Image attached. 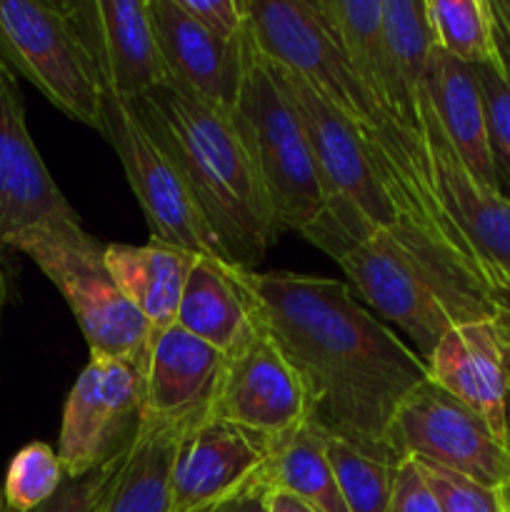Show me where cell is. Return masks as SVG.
I'll list each match as a JSON object with an SVG mask.
<instances>
[{
  "label": "cell",
  "mask_w": 510,
  "mask_h": 512,
  "mask_svg": "<svg viewBox=\"0 0 510 512\" xmlns=\"http://www.w3.org/2000/svg\"><path fill=\"white\" fill-rule=\"evenodd\" d=\"M233 278L255 325L298 373L310 425L400 463L388 448V425L400 403L428 380L425 360L343 280L238 268Z\"/></svg>",
  "instance_id": "cell-1"
},
{
  "label": "cell",
  "mask_w": 510,
  "mask_h": 512,
  "mask_svg": "<svg viewBox=\"0 0 510 512\" xmlns=\"http://www.w3.org/2000/svg\"><path fill=\"white\" fill-rule=\"evenodd\" d=\"M245 10L260 50L270 60L300 75L315 93L323 95L353 123L380 185L393 200L400 218L423 228L483 273L468 245L440 210L425 145L413 138L365 88L320 23L310 0H245Z\"/></svg>",
  "instance_id": "cell-2"
},
{
  "label": "cell",
  "mask_w": 510,
  "mask_h": 512,
  "mask_svg": "<svg viewBox=\"0 0 510 512\" xmlns=\"http://www.w3.org/2000/svg\"><path fill=\"white\" fill-rule=\"evenodd\" d=\"M130 105L183 175L223 263L258 268L283 233L228 115L173 78Z\"/></svg>",
  "instance_id": "cell-3"
},
{
  "label": "cell",
  "mask_w": 510,
  "mask_h": 512,
  "mask_svg": "<svg viewBox=\"0 0 510 512\" xmlns=\"http://www.w3.org/2000/svg\"><path fill=\"white\" fill-rule=\"evenodd\" d=\"M335 260L350 290L398 325L423 360L455 325L498 320L483 273L405 218L373 230Z\"/></svg>",
  "instance_id": "cell-4"
},
{
  "label": "cell",
  "mask_w": 510,
  "mask_h": 512,
  "mask_svg": "<svg viewBox=\"0 0 510 512\" xmlns=\"http://www.w3.org/2000/svg\"><path fill=\"white\" fill-rule=\"evenodd\" d=\"M228 120L253 163L280 233H303L325 210L323 180L303 123L250 25L240 35V73Z\"/></svg>",
  "instance_id": "cell-5"
},
{
  "label": "cell",
  "mask_w": 510,
  "mask_h": 512,
  "mask_svg": "<svg viewBox=\"0 0 510 512\" xmlns=\"http://www.w3.org/2000/svg\"><path fill=\"white\" fill-rule=\"evenodd\" d=\"M8 248L28 255L58 288L90 355L123 360L145 375L155 330L120 293L105 263V245L80 225L78 215L23 230Z\"/></svg>",
  "instance_id": "cell-6"
},
{
  "label": "cell",
  "mask_w": 510,
  "mask_h": 512,
  "mask_svg": "<svg viewBox=\"0 0 510 512\" xmlns=\"http://www.w3.org/2000/svg\"><path fill=\"white\" fill-rule=\"evenodd\" d=\"M0 58L60 113L100 133L103 85L60 0H0Z\"/></svg>",
  "instance_id": "cell-7"
},
{
  "label": "cell",
  "mask_w": 510,
  "mask_h": 512,
  "mask_svg": "<svg viewBox=\"0 0 510 512\" xmlns=\"http://www.w3.org/2000/svg\"><path fill=\"white\" fill-rule=\"evenodd\" d=\"M125 170L130 190L143 210L150 240H160L188 253L205 255L223 263L213 235L205 228L198 208L188 193L183 175L148 133L133 105L103 93V128Z\"/></svg>",
  "instance_id": "cell-8"
},
{
  "label": "cell",
  "mask_w": 510,
  "mask_h": 512,
  "mask_svg": "<svg viewBox=\"0 0 510 512\" xmlns=\"http://www.w3.org/2000/svg\"><path fill=\"white\" fill-rule=\"evenodd\" d=\"M395 458L430 460L460 475L503 488L510 478V450L478 413L425 380L395 410L388 425Z\"/></svg>",
  "instance_id": "cell-9"
},
{
  "label": "cell",
  "mask_w": 510,
  "mask_h": 512,
  "mask_svg": "<svg viewBox=\"0 0 510 512\" xmlns=\"http://www.w3.org/2000/svg\"><path fill=\"white\" fill-rule=\"evenodd\" d=\"M145 375L123 360L90 355L63 405L58 458L65 478H83L128 448L140 430Z\"/></svg>",
  "instance_id": "cell-10"
},
{
  "label": "cell",
  "mask_w": 510,
  "mask_h": 512,
  "mask_svg": "<svg viewBox=\"0 0 510 512\" xmlns=\"http://www.w3.org/2000/svg\"><path fill=\"white\" fill-rule=\"evenodd\" d=\"M420 138L428 153L430 180L440 210L483 268L488 285L510 270V200L483 183L445 138L428 88L420 93Z\"/></svg>",
  "instance_id": "cell-11"
},
{
  "label": "cell",
  "mask_w": 510,
  "mask_h": 512,
  "mask_svg": "<svg viewBox=\"0 0 510 512\" xmlns=\"http://www.w3.org/2000/svg\"><path fill=\"white\" fill-rule=\"evenodd\" d=\"M210 415L273 445L310 423V405L293 365L258 328L248 345L225 360Z\"/></svg>",
  "instance_id": "cell-12"
},
{
  "label": "cell",
  "mask_w": 510,
  "mask_h": 512,
  "mask_svg": "<svg viewBox=\"0 0 510 512\" xmlns=\"http://www.w3.org/2000/svg\"><path fill=\"white\" fill-rule=\"evenodd\" d=\"M95 65L103 93L133 103L170 78L148 0H60Z\"/></svg>",
  "instance_id": "cell-13"
},
{
  "label": "cell",
  "mask_w": 510,
  "mask_h": 512,
  "mask_svg": "<svg viewBox=\"0 0 510 512\" xmlns=\"http://www.w3.org/2000/svg\"><path fill=\"white\" fill-rule=\"evenodd\" d=\"M75 215L30 138L18 75L0 58V243Z\"/></svg>",
  "instance_id": "cell-14"
},
{
  "label": "cell",
  "mask_w": 510,
  "mask_h": 512,
  "mask_svg": "<svg viewBox=\"0 0 510 512\" xmlns=\"http://www.w3.org/2000/svg\"><path fill=\"white\" fill-rule=\"evenodd\" d=\"M265 458V440L230 420L208 415L180 440L170 478V512H198L223 503L250 478H255Z\"/></svg>",
  "instance_id": "cell-15"
},
{
  "label": "cell",
  "mask_w": 510,
  "mask_h": 512,
  "mask_svg": "<svg viewBox=\"0 0 510 512\" xmlns=\"http://www.w3.org/2000/svg\"><path fill=\"white\" fill-rule=\"evenodd\" d=\"M225 355L180 325L153 335L145 368L143 418L150 423L205 420L218 395Z\"/></svg>",
  "instance_id": "cell-16"
},
{
  "label": "cell",
  "mask_w": 510,
  "mask_h": 512,
  "mask_svg": "<svg viewBox=\"0 0 510 512\" xmlns=\"http://www.w3.org/2000/svg\"><path fill=\"white\" fill-rule=\"evenodd\" d=\"M428 378L438 388L468 405L505 443V403H508V368H505L503 330L498 320H480L450 328L430 358Z\"/></svg>",
  "instance_id": "cell-17"
},
{
  "label": "cell",
  "mask_w": 510,
  "mask_h": 512,
  "mask_svg": "<svg viewBox=\"0 0 510 512\" xmlns=\"http://www.w3.org/2000/svg\"><path fill=\"white\" fill-rule=\"evenodd\" d=\"M150 23L170 78L228 115L240 73V38H215L178 0H148Z\"/></svg>",
  "instance_id": "cell-18"
},
{
  "label": "cell",
  "mask_w": 510,
  "mask_h": 512,
  "mask_svg": "<svg viewBox=\"0 0 510 512\" xmlns=\"http://www.w3.org/2000/svg\"><path fill=\"white\" fill-rule=\"evenodd\" d=\"M425 88L445 138L468 170L495 188L485 128V103L473 65L430 45Z\"/></svg>",
  "instance_id": "cell-19"
},
{
  "label": "cell",
  "mask_w": 510,
  "mask_h": 512,
  "mask_svg": "<svg viewBox=\"0 0 510 512\" xmlns=\"http://www.w3.org/2000/svg\"><path fill=\"white\" fill-rule=\"evenodd\" d=\"M200 255L160 240L148 245H105V263L120 293L143 315L155 333L175 325L185 280Z\"/></svg>",
  "instance_id": "cell-20"
},
{
  "label": "cell",
  "mask_w": 510,
  "mask_h": 512,
  "mask_svg": "<svg viewBox=\"0 0 510 512\" xmlns=\"http://www.w3.org/2000/svg\"><path fill=\"white\" fill-rule=\"evenodd\" d=\"M193 423H150L140 420V430L125 450L113 478L105 485L95 512H170L173 510V463L180 440Z\"/></svg>",
  "instance_id": "cell-21"
},
{
  "label": "cell",
  "mask_w": 510,
  "mask_h": 512,
  "mask_svg": "<svg viewBox=\"0 0 510 512\" xmlns=\"http://www.w3.org/2000/svg\"><path fill=\"white\" fill-rule=\"evenodd\" d=\"M175 325L208 343L225 358L238 353L258 333L253 310L235 283L233 268L205 255L195 260L185 280Z\"/></svg>",
  "instance_id": "cell-22"
},
{
  "label": "cell",
  "mask_w": 510,
  "mask_h": 512,
  "mask_svg": "<svg viewBox=\"0 0 510 512\" xmlns=\"http://www.w3.org/2000/svg\"><path fill=\"white\" fill-rule=\"evenodd\" d=\"M383 38L390 70V108L400 125L423 143L418 98L425 90L430 53L425 0H383Z\"/></svg>",
  "instance_id": "cell-23"
},
{
  "label": "cell",
  "mask_w": 510,
  "mask_h": 512,
  "mask_svg": "<svg viewBox=\"0 0 510 512\" xmlns=\"http://www.w3.org/2000/svg\"><path fill=\"white\" fill-rule=\"evenodd\" d=\"M310 5L355 75L373 98L393 113L388 98L390 70L383 38V0H310Z\"/></svg>",
  "instance_id": "cell-24"
},
{
  "label": "cell",
  "mask_w": 510,
  "mask_h": 512,
  "mask_svg": "<svg viewBox=\"0 0 510 512\" xmlns=\"http://www.w3.org/2000/svg\"><path fill=\"white\" fill-rule=\"evenodd\" d=\"M325 438L328 433L308 423L288 438L268 445V458L258 470V478L270 490L295 495L318 512H348L325 453Z\"/></svg>",
  "instance_id": "cell-25"
},
{
  "label": "cell",
  "mask_w": 510,
  "mask_h": 512,
  "mask_svg": "<svg viewBox=\"0 0 510 512\" xmlns=\"http://www.w3.org/2000/svg\"><path fill=\"white\" fill-rule=\"evenodd\" d=\"M430 45L468 65H500L488 0H425Z\"/></svg>",
  "instance_id": "cell-26"
},
{
  "label": "cell",
  "mask_w": 510,
  "mask_h": 512,
  "mask_svg": "<svg viewBox=\"0 0 510 512\" xmlns=\"http://www.w3.org/2000/svg\"><path fill=\"white\" fill-rule=\"evenodd\" d=\"M325 453L348 512H390L400 463L375 458L335 435L325 438Z\"/></svg>",
  "instance_id": "cell-27"
},
{
  "label": "cell",
  "mask_w": 510,
  "mask_h": 512,
  "mask_svg": "<svg viewBox=\"0 0 510 512\" xmlns=\"http://www.w3.org/2000/svg\"><path fill=\"white\" fill-rule=\"evenodd\" d=\"M65 470L58 453L45 443H30L13 455L5 473L3 495L10 512H30L53 498L63 485Z\"/></svg>",
  "instance_id": "cell-28"
},
{
  "label": "cell",
  "mask_w": 510,
  "mask_h": 512,
  "mask_svg": "<svg viewBox=\"0 0 510 512\" xmlns=\"http://www.w3.org/2000/svg\"><path fill=\"white\" fill-rule=\"evenodd\" d=\"M485 103V128L495 188L510 200V85L500 65H473Z\"/></svg>",
  "instance_id": "cell-29"
},
{
  "label": "cell",
  "mask_w": 510,
  "mask_h": 512,
  "mask_svg": "<svg viewBox=\"0 0 510 512\" xmlns=\"http://www.w3.org/2000/svg\"><path fill=\"white\" fill-rule=\"evenodd\" d=\"M413 465L423 475L425 485L443 512H508L500 488H490L430 460L413 458Z\"/></svg>",
  "instance_id": "cell-30"
},
{
  "label": "cell",
  "mask_w": 510,
  "mask_h": 512,
  "mask_svg": "<svg viewBox=\"0 0 510 512\" xmlns=\"http://www.w3.org/2000/svg\"><path fill=\"white\" fill-rule=\"evenodd\" d=\"M125 450H120L115 458H110L108 463H103L93 473L83 475V478H65L63 485L55 490L53 498H48L43 505H38V508L30 512H95L100 498H103L105 485L113 478Z\"/></svg>",
  "instance_id": "cell-31"
},
{
  "label": "cell",
  "mask_w": 510,
  "mask_h": 512,
  "mask_svg": "<svg viewBox=\"0 0 510 512\" xmlns=\"http://www.w3.org/2000/svg\"><path fill=\"white\" fill-rule=\"evenodd\" d=\"M180 8L198 20L208 33L225 43H235L248 25L245 0H178Z\"/></svg>",
  "instance_id": "cell-32"
},
{
  "label": "cell",
  "mask_w": 510,
  "mask_h": 512,
  "mask_svg": "<svg viewBox=\"0 0 510 512\" xmlns=\"http://www.w3.org/2000/svg\"><path fill=\"white\" fill-rule=\"evenodd\" d=\"M390 512H443L440 505L435 503L428 485H425L423 475L413 465V460H403L400 463Z\"/></svg>",
  "instance_id": "cell-33"
},
{
  "label": "cell",
  "mask_w": 510,
  "mask_h": 512,
  "mask_svg": "<svg viewBox=\"0 0 510 512\" xmlns=\"http://www.w3.org/2000/svg\"><path fill=\"white\" fill-rule=\"evenodd\" d=\"M268 493L270 488L255 473V478H250L243 488L215 505V512H268Z\"/></svg>",
  "instance_id": "cell-34"
},
{
  "label": "cell",
  "mask_w": 510,
  "mask_h": 512,
  "mask_svg": "<svg viewBox=\"0 0 510 512\" xmlns=\"http://www.w3.org/2000/svg\"><path fill=\"white\" fill-rule=\"evenodd\" d=\"M490 15H493L495 50H498L500 73L510 85V0H488Z\"/></svg>",
  "instance_id": "cell-35"
},
{
  "label": "cell",
  "mask_w": 510,
  "mask_h": 512,
  "mask_svg": "<svg viewBox=\"0 0 510 512\" xmlns=\"http://www.w3.org/2000/svg\"><path fill=\"white\" fill-rule=\"evenodd\" d=\"M490 290H493L495 308H498V323L510 330V270L498 275L493 285H490Z\"/></svg>",
  "instance_id": "cell-36"
},
{
  "label": "cell",
  "mask_w": 510,
  "mask_h": 512,
  "mask_svg": "<svg viewBox=\"0 0 510 512\" xmlns=\"http://www.w3.org/2000/svg\"><path fill=\"white\" fill-rule=\"evenodd\" d=\"M268 512H318L310 508L308 503H303L295 495L283 493V490H270L268 493Z\"/></svg>",
  "instance_id": "cell-37"
},
{
  "label": "cell",
  "mask_w": 510,
  "mask_h": 512,
  "mask_svg": "<svg viewBox=\"0 0 510 512\" xmlns=\"http://www.w3.org/2000/svg\"><path fill=\"white\" fill-rule=\"evenodd\" d=\"M500 325V323H498ZM503 330V348H505V368H508V403H505V448L510 450V330L500 325Z\"/></svg>",
  "instance_id": "cell-38"
},
{
  "label": "cell",
  "mask_w": 510,
  "mask_h": 512,
  "mask_svg": "<svg viewBox=\"0 0 510 512\" xmlns=\"http://www.w3.org/2000/svg\"><path fill=\"white\" fill-rule=\"evenodd\" d=\"M5 303H8V275H5V250H0V318Z\"/></svg>",
  "instance_id": "cell-39"
},
{
  "label": "cell",
  "mask_w": 510,
  "mask_h": 512,
  "mask_svg": "<svg viewBox=\"0 0 510 512\" xmlns=\"http://www.w3.org/2000/svg\"><path fill=\"white\" fill-rule=\"evenodd\" d=\"M500 490H503V500H505V510H508V512H510V478H508V480H505V485H503V488H500Z\"/></svg>",
  "instance_id": "cell-40"
},
{
  "label": "cell",
  "mask_w": 510,
  "mask_h": 512,
  "mask_svg": "<svg viewBox=\"0 0 510 512\" xmlns=\"http://www.w3.org/2000/svg\"><path fill=\"white\" fill-rule=\"evenodd\" d=\"M0 512H10L8 505H5V495H3V483H0Z\"/></svg>",
  "instance_id": "cell-41"
},
{
  "label": "cell",
  "mask_w": 510,
  "mask_h": 512,
  "mask_svg": "<svg viewBox=\"0 0 510 512\" xmlns=\"http://www.w3.org/2000/svg\"><path fill=\"white\" fill-rule=\"evenodd\" d=\"M198 512H215V505H213V508H205V510H198Z\"/></svg>",
  "instance_id": "cell-42"
},
{
  "label": "cell",
  "mask_w": 510,
  "mask_h": 512,
  "mask_svg": "<svg viewBox=\"0 0 510 512\" xmlns=\"http://www.w3.org/2000/svg\"><path fill=\"white\" fill-rule=\"evenodd\" d=\"M0 250H5V245H3V243H0Z\"/></svg>",
  "instance_id": "cell-43"
}]
</instances>
